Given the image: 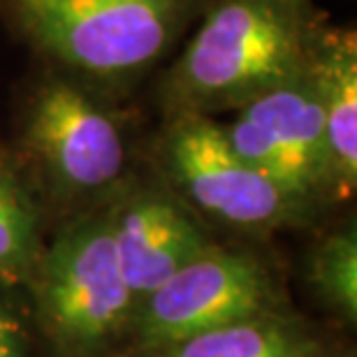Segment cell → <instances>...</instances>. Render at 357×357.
Returning <instances> with one entry per match:
<instances>
[{
	"label": "cell",
	"mask_w": 357,
	"mask_h": 357,
	"mask_svg": "<svg viewBox=\"0 0 357 357\" xmlns=\"http://www.w3.org/2000/svg\"><path fill=\"white\" fill-rule=\"evenodd\" d=\"M313 344L288 325L248 318L162 348V357H311Z\"/></svg>",
	"instance_id": "30bf717a"
},
{
	"label": "cell",
	"mask_w": 357,
	"mask_h": 357,
	"mask_svg": "<svg viewBox=\"0 0 357 357\" xmlns=\"http://www.w3.org/2000/svg\"><path fill=\"white\" fill-rule=\"evenodd\" d=\"M24 144L61 197L112 192L128 165V139L112 98L49 68L24 100Z\"/></svg>",
	"instance_id": "3957f363"
},
{
	"label": "cell",
	"mask_w": 357,
	"mask_h": 357,
	"mask_svg": "<svg viewBox=\"0 0 357 357\" xmlns=\"http://www.w3.org/2000/svg\"><path fill=\"white\" fill-rule=\"evenodd\" d=\"M107 206L114 248L135 299L153 292L209 246L192 211L167 188H123Z\"/></svg>",
	"instance_id": "ba28073f"
},
{
	"label": "cell",
	"mask_w": 357,
	"mask_h": 357,
	"mask_svg": "<svg viewBox=\"0 0 357 357\" xmlns=\"http://www.w3.org/2000/svg\"><path fill=\"white\" fill-rule=\"evenodd\" d=\"M40 304L56 339L77 351L105 344L126 323L137 299L114 248L109 206L59 232L40 262Z\"/></svg>",
	"instance_id": "277c9868"
},
{
	"label": "cell",
	"mask_w": 357,
	"mask_h": 357,
	"mask_svg": "<svg viewBox=\"0 0 357 357\" xmlns=\"http://www.w3.org/2000/svg\"><path fill=\"white\" fill-rule=\"evenodd\" d=\"M313 281L346 318L357 316V237L355 227L330 234L313 255Z\"/></svg>",
	"instance_id": "8fae6325"
},
{
	"label": "cell",
	"mask_w": 357,
	"mask_h": 357,
	"mask_svg": "<svg viewBox=\"0 0 357 357\" xmlns=\"http://www.w3.org/2000/svg\"><path fill=\"white\" fill-rule=\"evenodd\" d=\"M323 24L311 0H209L160 79L165 114L234 112L299 73Z\"/></svg>",
	"instance_id": "6da1fadb"
},
{
	"label": "cell",
	"mask_w": 357,
	"mask_h": 357,
	"mask_svg": "<svg viewBox=\"0 0 357 357\" xmlns=\"http://www.w3.org/2000/svg\"><path fill=\"white\" fill-rule=\"evenodd\" d=\"M160 160L174 195L225 225L265 230L302 211L271 178L234 151L211 116H167Z\"/></svg>",
	"instance_id": "5b68a950"
},
{
	"label": "cell",
	"mask_w": 357,
	"mask_h": 357,
	"mask_svg": "<svg viewBox=\"0 0 357 357\" xmlns=\"http://www.w3.org/2000/svg\"><path fill=\"white\" fill-rule=\"evenodd\" d=\"M311 63L323 112L332 195L348 197L357 183V38L353 28L323 24Z\"/></svg>",
	"instance_id": "9c48e42d"
},
{
	"label": "cell",
	"mask_w": 357,
	"mask_h": 357,
	"mask_svg": "<svg viewBox=\"0 0 357 357\" xmlns=\"http://www.w3.org/2000/svg\"><path fill=\"white\" fill-rule=\"evenodd\" d=\"M137 302L142 341L162 351L216 327L262 316L271 288L255 258L209 244Z\"/></svg>",
	"instance_id": "52a82bcc"
},
{
	"label": "cell",
	"mask_w": 357,
	"mask_h": 357,
	"mask_svg": "<svg viewBox=\"0 0 357 357\" xmlns=\"http://www.w3.org/2000/svg\"><path fill=\"white\" fill-rule=\"evenodd\" d=\"M230 146L304 209L332 195L318 82L309 63L220 123Z\"/></svg>",
	"instance_id": "8992f818"
},
{
	"label": "cell",
	"mask_w": 357,
	"mask_h": 357,
	"mask_svg": "<svg viewBox=\"0 0 357 357\" xmlns=\"http://www.w3.org/2000/svg\"><path fill=\"white\" fill-rule=\"evenodd\" d=\"M202 0H0L49 68L114 98L160 66Z\"/></svg>",
	"instance_id": "7a4b0ae2"
},
{
	"label": "cell",
	"mask_w": 357,
	"mask_h": 357,
	"mask_svg": "<svg viewBox=\"0 0 357 357\" xmlns=\"http://www.w3.org/2000/svg\"><path fill=\"white\" fill-rule=\"evenodd\" d=\"M0 357H26V341L17 316L0 306Z\"/></svg>",
	"instance_id": "4fadbf2b"
},
{
	"label": "cell",
	"mask_w": 357,
	"mask_h": 357,
	"mask_svg": "<svg viewBox=\"0 0 357 357\" xmlns=\"http://www.w3.org/2000/svg\"><path fill=\"white\" fill-rule=\"evenodd\" d=\"M38 211L26 190L0 172V274H17L33 255Z\"/></svg>",
	"instance_id": "7c38bea8"
}]
</instances>
